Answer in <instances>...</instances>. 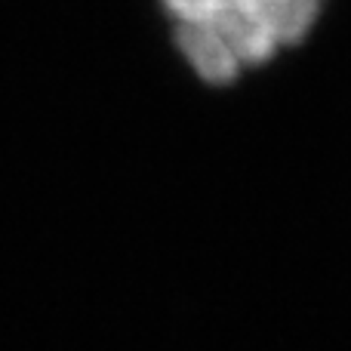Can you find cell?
<instances>
[{"label":"cell","mask_w":351,"mask_h":351,"mask_svg":"<svg viewBox=\"0 0 351 351\" xmlns=\"http://www.w3.org/2000/svg\"><path fill=\"white\" fill-rule=\"evenodd\" d=\"M321 0H231L200 25L176 28V43L206 84H231L311 31Z\"/></svg>","instance_id":"obj_1"},{"label":"cell","mask_w":351,"mask_h":351,"mask_svg":"<svg viewBox=\"0 0 351 351\" xmlns=\"http://www.w3.org/2000/svg\"><path fill=\"white\" fill-rule=\"evenodd\" d=\"M231 0H164L167 12L173 16L176 28L182 25H200L206 19H213L216 12H222Z\"/></svg>","instance_id":"obj_2"}]
</instances>
